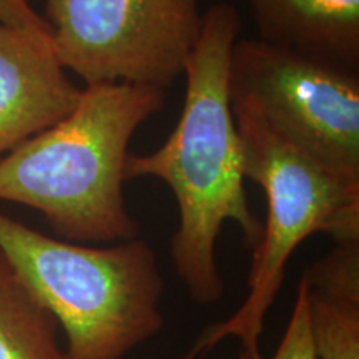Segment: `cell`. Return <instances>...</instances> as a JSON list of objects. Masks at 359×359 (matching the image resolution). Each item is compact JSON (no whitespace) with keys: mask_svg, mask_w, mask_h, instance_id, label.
Listing matches in <instances>:
<instances>
[{"mask_svg":"<svg viewBox=\"0 0 359 359\" xmlns=\"http://www.w3.org/2000/svg\"><path fill=\"white\" fill-rule=\"evenodd\" d=\"M241 30L240 12L215 4L203 12L200 37L187 58L185 102L173 132L161 147L130 155L125 180L156 178L172 190L178 228L172 240L175 271L201 306L223 298L217 243L235 223L251 250L263 223L246 196L245 155L230 97L231 52Z\"/></svg>","mask_w":359,"mask_h":359,"instance_id":"6da1fadb","label":"cell"},{"mask_svg":"<svg viewBox=\"0 0 359 359\" xmlns=\"http://www.w3.org/2000/svg\"><path fill=\"white\" fill-rule=\"evenodd\" d=\"M163 105L165 90L150 85H87L69 115L0 160V201L42 213L65 241L140 236L123 193L128 147Z\"/></svg>","mask_w":359,"mask_h":359,"instance_id":"7a4b0ae2","label":"cell"},{"mask_svg":"<svg viewBox=\"0 0 359 359\" xmlns=\"http://www.w3.org/2000/svg\"><path fill=\"white\" fill-rule=\"evenodd\" d=\"M0 251L62 327L69 359H123L163 330L165 281L140 236L74 243L0 212Z\"/></svg>","mask_w":359,"mask_h":359,"instance_id":"3957f363","label":"cell"},{"mask_svg":"<svg viewBox=\"0 0 359 359\" xmlns=\"http://www.w3.org/2000/svg\"><path fill=\"white\" fill-rule=\"evenodd\" d=\"M245 155V175L263 188L266 219L253 248L248 294L222 323L210 325L198 341L206 353L235 338L243 356L259 354L268 311L276 302L291 257L313 235L334 243L359 241V185L346 182L304 151L278 137L257 114L233 107Z\"/></svg>","mask_w":359,"mask_h":359,"instance_id":"277c9868","label":"cell"},{"mask_svg":"<svg viewBox=\"0 0 359 359\" xmlns=\"http://www.w3.org/2000/svg\"><path fill=\"white\" fill-rule=\"evenodd\" d=\"M231 107L359 185V74L259 39L235 43Z\"/></svg>","mask_w":359,"mask_h":359,"instance_id":"5b68a950","label":"cell"},{"mask_svg":"<svg viewBox=\"0 0 359 359\" xmlns=\"http://www.w3.org/2000/svg\"><path fill=\"white\" fill-rule=\"evenodd\" d=\"M203 0H45V20L67 72L87 85L167 90L200 37Z\"/></svg>","mask_w":359,"mask_h":359,"instance_id":"8992f818","label":"cell"},{"mask_svg":"<svg viewBox=\"0 0 359 359\" xmlns=\"http://www.w3.org/2000/svg\"><path fill=\"white\" fill-rule=\"evenodd\" d=\"M80 92L57 55L50 27L0 22V160L69 115Z\"/></svg>","mask_w":359,"mask_h":359,"instance_id":"52a82bcc","label":"cell"},{"mask_svg":"<svg viewBox=\"0 0 359 359\" xmlns=\"http://www.w3.org/2000/svg\"><path fill=\"white\" fill-rule=\"evenodd\" d=\"M259 40L358 72L359 0H250Z\"/></svg>","mask_w":359,"mask_h":359,"instance_id":"ba28073f","label":"cell"},{"mask_svg":"<svg viewBox=\"0 0 359 359\" xmlns=\"http://www.w3.org/2000/svg\"><path fill=\"white\" fill-rule=\"evenodd\" d=\"M299 281L316 359H359V241L334 243Z\"/></svg>","mask_w":359,"mask_h":359,"instance_id":"9c48e42d","label":"cell"},{"mask_svg":"<svg viewBox=\"0 0 359 359\" xmlns=\"http://www.w3.org/2000/svg\"><path fill=\"white\" fill-rule=\"evenodd\" d=\"M58 325L0 251V359H69Z\"/></svg>","mask_w":359,"mask_h":359,"instance_id":"30bf717a","label":"cell"},{"mask_svg":"<svg viewBox=\"0 0 359 359\" xmlns=\"http://www.w3.org/2000/svg\"><path fill=\"white\" fill-rule=\"evenodd\" d=\"M240 359H263V356L262 353L253 354V356L240 354ZM271 359H316L311 331H309L308 296L302 281L298 283V290H296V298L293 309H291L288 326H286L280 344H278Z\"/></svg>","mask_w":359,"mask_h":359,"instance_id":"8fae6325","label":"cell"},{"mask_svg":"<svg viewBox=\"0 0 359 359\" xmlns=\"http://www.w3.org/2000/svg\"><path fill=\"white\" fill-rule=\"evenodd\" d=\"M0 22L11 25L50 27L45 17L32 7L30 0H0Z\"/></svg>","mask_w":359,"mask_h":359,"instance_id":"7c38bea8","label":"cell"},{"mask_svg":"<svg viewBox=\"0 0 359 359\" xmlns=\"http://www.w3.org/2000/svg\"><path fill=\"white\" fill-rule=\"evenodd\" d=\"M203 354H206L203 344H201L200 341L196 339L195 344H193V346L188 349L185 354H182V356H178L177 359H200L201 356H203Z\"/></svg>","mask_w":359,"mask_h":359,"instance_id":"4fadbf2b","label":"cell"}]
</instances>
